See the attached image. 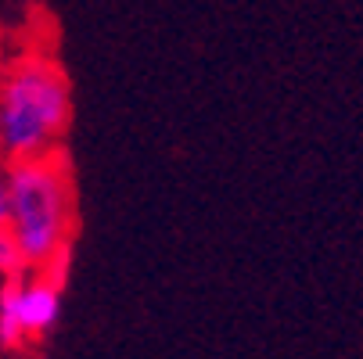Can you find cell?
<instances>
[{
    "label": "cell",
    "instance_id": "obj_2",
    "mask_svg": "<svg viewBox=\"0 0 363 359\" xmlns=\"http://www.w3.org/2000/svg\"><path fill=\"white\" fill-rule=\"evenodd\" d=\"M72 130V79L58 55L18 50L0 69V155L4 162L62 151Z\"/></svg>",
    "mask_w": 363,
    "mask_h": 359
},
{
    "label": "cell",
    "instance_id": "obj_4",
    "mask_svg": "<svg viewBox=\"0 0 363 359\" xmlns=\"http://www.w3.org/2000/svg\"><path fill=\"white\" fill-rule=\"evenodd\" d=\"M18 273H26V259H22L18 244L11 241V234L4 227V230H0V280H11Z\"/></svg>",
    "mask_w": 363,
    "mask_h": 359
},
{
    "label": "cell",
    "instance_id": "obj_1",
    "mask_svg": "<svg viewBox=\"0 0 363 359\" xmlns=\"http://www.w3.org/2000/svg\"><path fill=\"white\" fill-rule=\"evenodd\" d=\"M76 173L69 151L8 162V234L26 270L65 284L76 241Z\"/></svg>",
    "mask_w": 363,
    "mask_h": 359
},
{
    "label": "cell",
    "instance_id": "obj_5",
    "mask_svg": "<svg viewBox=\"0 0 363 359\" xmlns=\"http://www.w3.org/2000/svg\"><path fill=\"white\" fill-rule=\"evenodd\" d=\"M8 227V162L0 155V230Z\"/></svg>",
    "mask_w": 363,
    "mask_h": 359
},
{
    "label": "cell",
    "instance_id": "obj_3",
    "mask_svg": "<svg viewBox=\"0 0 363 359\" xmlns=\"http://www.w3.org/2000/svg\"><path fill=\"white\" fill-rule=\"evenodd\" d=\"M62 298L65 284L36 270L0 280V348L26 352L50 338L62 320Z\"/></svg>",
    "mask_w": 363,
    "mask_h": 359
}]
</instances>
